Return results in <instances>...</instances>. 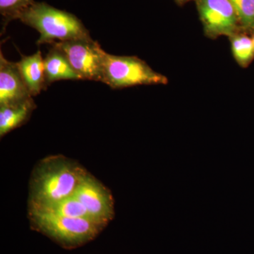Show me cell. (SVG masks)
<instances>
[{"label": "cell", "mask_w": 254, "mask_h": 254, "mask_svg": "<svg viewBox=\"0 0 254 254\" xmlns=\"http://www.w3.org/2000/svg\"><path fill=\"white\" fill-rule=\"evenodd\" d=\"M88 172L61 155L43 159L32 173L28 208H46L72 196Z\"/></svg>", "instance_id": "obj_1"}, {"label": "cell", "mask_w": 254, "mask_h": 254, "mask_svg": "<svg viewBox=\"0 0 254 254\" xmlns=\"http://www.w3.org/2000/svg\"><path fill=\"white\" fill-rule=\"evenodd\" d=\"M18 19L40 33L38 46L91 38L76 16L43 2H34Z\"/></svg>", "instance_id": "obj_2"}, {"label": "cell", "mask_w": 254, "mask_h": 254, "mask_svg": "<svg viewBox=\"0 0 254 254\" xmlns=\"http://www.w3.org/2000/svg\"><path fill=\"white\" fill-rule=\"evenodd\" d=\"M31 225L65 247H75L95 238L105 227L88 218H70L28 208Z\"/></svg>", "instance_id": "obj_3"}, {"label": "cell", "mask_w": 254, "mask_h": 254, "mask_svg": "<svg viewBox=\"0 0 254 254\" xmlns=\"http://www.w3.org/2000/svg\"><path fill=\"white\" fill-rule=\"evenodd\" d=\"M102 83L113 89H120L141 85H166L168 79L136 57L105 53Z\"/></svg>", "instance_id": "obj_4"}, {"label": "cell", "mask_w": 254, "mask_h": 254, "mask_svg": "<svg viewBox=\"0 0 254 254\" xmlns=\"http://www.w3.org/2000/svg\"><path fill=\"white\" fill-rule=\"evenodd\" d=\"M63 52L81 80L103 81L106 52L91 38L56 42L52 44Z\"/></svg>", "instance_id": "obj_5"}, {"label": "cell", "mask_w": 254, "mask_h": 254, "mask_svg": "<svg viewBox=\"0 0 254 254\" xmlns=\"http://www.w3.org/2000/svg\"><path fill=\"white\" fill-rule=\"evenodd\" d=\"M73 195L94 221L106 226L115 216L111 192L91 174H86Z\"/></svg>", "instance_id": "obj_6"}, {"label": "cell", "mask_w": 254, "mask_h": 254, "mask_svg": "<svg viewBox=\"0 0 254 254\" xmlns=\"http://www.w3.org/2000/svg\"><path fill=\"white\" fill-rule=\"evenodd\" d=\"M198 9L208 36H234L240 21L230 0H198Z\"/></svg>", "instance_id": "obj_7"}, {"label": "cell", "mask_w": 254, "mask_h": 254, "mask_svg": "<svg viewBox=\"0 0 254 254\" xmlns=\"http://www.w3.org/2000/svg\"><path fill=\"white\" fill-rule=\"evenodd\" d=\"M32 100L17 64L6 60L0 52V105H21Z\"/></svg>", "instance_id": "obj_8"}, {"label": "cell", "mask_w": 254, "mask_h": 254, "mask_svg": "<svg viewBox=\"0 0 254 254\" xmlns=\"http://www.w3.org/2000/svg\"><path fill=\"white\" fill-rule=\"evenodd\" d=\"M17 66L23 81L32 96H37L47 88L44 58L41 51L28 56L23 55Z\"/></svg>", "instance_id": "obj_9"}, {"label": "cell", "mask_w": 254, "mask_h": 254, "mask_svg": "<svg viewBox=\"0 0 254 254\" xmlns=\"http://www.w3.org/2000/svg\"><path fill=\"white\" fill-rule=\"evenodd\" d=\"M44 68L47 86L62 80H81L63 52L54 46L44 58Z\"/></svg>", "instance_id": "obj_10"}, {"label": "cell", "mask_w": 254, "mask_h": 254, "mask_svg": "<svg viewBox=\"0 0 254 254\" xmlns=\"http://www.w3.org/2000/svg\"><path fill=\"white\" fill-rule=\"evenodd\" d=\"M36 108L34 100L21 105H0V136L24 125Z\"/></svg>", "instance_id": "obj_11"}, {"label": "cell", "mask_w": 254, "mask_h": 254, "mask_svg": "<svg viewBox=\"0 0 254 254\" xmlns=\"http://www.w3.org/2000/svg\"><path fill=\"white\" fill-rule=\"evenodd\" d=\"M36 210L50 212V213L63 215V216L70 217V218H88L92 220L85 207L75 198L74 195L68 197L66 199L47 206L46 208L36 209Z\"/></svg>", "instance_id": "obj_12"}, {"label": "cell", "mask_w": 254, "mask_h": 254, "mask_svg": "<svg viewBox=\"0 0 254 254\" xmlns=\"http://www.w3.org/2000/svg\"><path fill=\"white\" fill-rule=\"evenodd\" d=\"M232 51L234 58L242 67L250 64L254 58L253 41L246 36H232Z\"/></svg>", "instance_id": "obj_13"}, {"label": "cell", "mask_w": 254, "mask_h": 254, "mask_svg": "<svg viewBox=\"0 0 254 254\" xmlns=\"http://www.w3.org/2000/svg\"><path fill=\"white\" fill-rule=\"evenodd\" d=\"M34 3L33 0H0V12L6 22L18 19L20 15Z\"/></svg>", "instance_id": "obj_14"}, {"label": "cell", "mask_w": 254, "mask_h": 254, "mask_svg": "<svg viewBox=\"0 0 254 254\" xmlns=\"http://www.w3.org/2000/svg\"><path fill=\"white\" fill-rule=\"evenodd\" d=\"M238 16L239 21L245 27H254V0H230Z\"/></svg>", "instance_id": "obj_15"}, {"label": "cell", "mask_w": 254, "mask_h": 254, "mask_svg": "<svg viewBox=\"0 0 254 254\" xmlns=\"http://www.w3.org/2000/svg\"><path fill=\"white\" fill-rule=\"evenodd\" d=\"M177 2L180 3V4H182V3L186 2L188 0H176Z\"/></svg>", "instance_id": "obj_16"}, {"label": "cell", "mask_w": 254, "mask_h": 254, "mask_svg": "<svg viewBox=\"0 0 254 254\" xmlns=\"http://www.w3.org/2000/svg\"><path fill=\"white\" fill-rule=\"evenodd\" d=\"M252 41H253L254 45V36H253V38H252Z\"/></svg>", "instance_id": "obj_17"}]
</instances>
